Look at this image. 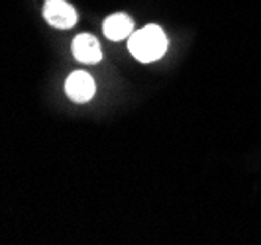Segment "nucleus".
Wrapping results in <instances>:
<instances>
[{
    "label": "nucleus",
    "instance_id": "f257e3e1",
    "mask_svg": "<svg viewBox=\"0 0 261 245\" xmlns=\"http://www.w3.org/2000/svg\"><path fill=\"white\" fill-rule=\"evenodd\" d=\"M128 49H130V53L138 61L151 63V61H157L165 53V49H167V38H165L161 28L149 24V26L134 32L128 38Z\"/></svg>",
    "mask_w": 261,
    "mask_h": 245
},
{
    "label": "nucleus",
    "instance_id": "f03ea898",
    "mask_svg": "<svg viewBox=\"0 0 261 245\" xmlns=\"http://www.w3.org/2000/svg\"><path fill=\"white\" fill-rule=\"evenodd\" d=\"M43 16L53 28H61V30L73 28L77 24V12L65 0H47Z\"/></svg>",
    "mask_w": 261,
    "mask_h": 245
},
{
    "label": "nucleus",
    "instance_id": "7ed1b4c3",
    "mask_svg": "<svg viewBox=\"0 0 261 245\" xmlns=\"http://www.w3.org/2000/svg\"><path fill=\"white\" fill-rule=\"evenodd\" d=\"M65 91L71 100H75V102H87V100H91L92 96H94L96 85H94V78L89 73L75 71V73H71L69 78H67Z\"/></svg>",
    "mask_w": 261,
    "mask_h": 245
},
{
    "label": "nucleus",
    "instance_id": "20e7f679",
    "mask_svg": "<svg viewBox=\"0 0 261 245\" xmlns=\"http://www.w3.org/2000/svg\"><path fill=\"white\" fill-rule=\"evenodd\" d=\"M73 55L77 57L81 63H98L102 59L100 43L91 34H81L73 41Z\"/></svg>",
    "mask_w": 261,
    "mask_h": 245
},
{
    "label": "nucleus",
    "instance_id": "39448f33",
    "mask_svg": "<svg viewBox=\"0 0 261 245\" xmlns=\"http://www.w3.org/2000/svg\"><path fill=\"white\" fill-rule=\"evenodd\" d=\"M132 28H134V22H132L130 16H126V14H112L110 18H106L105 34L108 39L120 41V39L124 38H130Z\"/></svg>",
    "mask_w": 261,
    "mask_h": 245
}]
</instances>
